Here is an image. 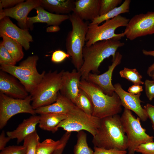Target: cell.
<instances>
[{"label":"cell","instance_id":"cell-1","mask_svg":"<svg viewBox=\"0 0 154 154\" xmlns=\"http://www.w3.org/2000/svg\"><path fill=\"white\" fill-rule=\"evenodd\" d=\"M124 45L120 40L113 38L98 41L89 46H85L82 52L84 62L79 70L81 78L86 80L91 72L98 74L99 67L104 60L111 56L113 60L118 48Z\"/></svg>","mask_w":154,"mask_h":154},{"label":"cell","instance_id":"cell-2","mask_svg":"<svg viewBox=\"0 0 154 154\" xmlns=\"http://www.w3.org/2000/svg\"><path fill=\"white\" fill-rule=\"evenodd\" d=\"M92 142L94 146L106 149H127V138L120 116L117 114L101 119L100 127L93 137Z\"/></svg>","mask_w":154,"mask_h":154},{"label":"cell","instance_id":"cell-3","mask_svg":"<svg viewBox=\"0 0 154 154\" xmlns=\"http://www.w3.org/2000/svg\"><path fill=\"white\" fill-rule=\"evenodd\" d=\"M80 88L89 96L92 101L93 116L101 119L118 114L121 112L122 106L120 99L115 92L112 96L106 95L98 86L82 78Z\"/></svg>","mask_w":154,"mask_h":154},{"label":"cell","instance_id":"cell-4","mask_svg":"<svg viewBox=\"0 0 154 154\" xmlns=\"http://www.w3.org/2000/svg\"><path fill=\"white\" fill-rule=\"evenodd\" d=\"M68 15L72 29L68 33L66 39L67 53L71 57L75 67L79 71L84 62L83 50L88 25L73 13Z\"/></svg>","mask_w":154,"mask_h":154},{"label":"cell","instance_id":"cell-5","mask_svg":"<svg viewBox=\"0 0 154 154\" xmlns=\"http://www.w3.org/2000/svg\"><path fill=\"white\" fill-rule=\"evenodd\" d=\"M64 71H50L45 73L40 82L30 94L31 105L34 110L51 104L56 101L62 86Z\"/></svg>","mask_w":154,"mask_h":154},{"label":"cell","instance_id":"cell-6","mask_svg":"<svg viewBox=\"0 0 154 154\" xmlns=\"http://www.w3.org/2000/svg\"><path fill=\"white\" fill-rule=\"evenodd\" d=\"M38 59L37 55L30 56L20 62L18 66H1L0 69L18 79L30 94L46 73L43 71L40 73L38 71L37 65Z\"/></svg>","mask_w":154,"mask_h":154},{"label":"cell","instance_id":"cell-7","mask_svg":"<svg viewBox=\"0 0 154 154\" xmlns=\"http://www.w3.org/2000/svg\"><path fill=\"white\" fill-rule=\"evenodd\" d=\"M120 118L127 138L128 154H134L141 144L153 141V137L146 133V130L141 125L139 118H136L131 110L124 108Z\"/></svg>","mask_w":154,"mask_h":154},{"label":"cell","instance_id":"cell-8","mask_svg":"<svg viewBox=\"0 0 154 154\" xmlns=\"http://www.w3.org/2000/svg\"><path fill=\"white\" fill-rule=\"evenodd\" d=\"M129 19L120 15L106 21L102 25H88V31L86 37V46H89L100 41L113 38L120 40L125 35L123 32L116 34L118 28L126 27Z\"/></svg>","mask_w":154,"mask_h":154},{"label":"cell","instance_id":"cell-9","mask_svg":"<svg viewBox=\"0 0 154 154\" xmlns=\"http://www.w3.org/2000/svg\"><path fill=\"white\" fill-rule=\"evenodd\" d=\"M101 119L89 115L76 105L67 114L66 118L58 125L66 132L86 131L94 136L100 127Z\"/></svg>","mask_w":154,"mask_h":154},{"label":"cell","instance_id":"cell-10","mask_svg":"<svg viewBox=\"0 0 154 154\" xmlns=\"http://www.w3.org/2000/svg\"><path fill=\"white\" fill-rule=\"evenodd\" d=\"M30 94L23 99L14 98L0 93V129H3L9 120L14 115L20 113H36L31 104Z\"/></svg>","mask_w":154,"mask_h":154},{"label":"cell","instance_id":"cell-11","mask_svg":"<svg viewBox=\"0 0 154 154\" xmlns=\"http://www.w3.org/2000/svg\"><path fill=\"white\" fill-rule=\"evenodd\" d=\"M124 32L130 40L154 34V11L135 15L129 19Z\"/></svg>","mask_w":154,"mask_h":154},{"label":"cell","instance_id":"cell-12","mask_svg":"<svg viewBox=\"0 0 154 154\" xmlns=\"http://www.w3.org/2000/svg\"><path fill=\"white\" fill-rule=\"evenodd\" d=\"M40 6V0H27L14 7L0 11V20L5 17L15 19L21 29H29L27 25V16L33 9Z\"/></svg>","mask_w":154,"mask_h":154},{"label":"cell","instance_id":"cell-13","mask_svg":"<svg viewBox=\"0 0 154 154\" xmlns=\"http://www.w3.org/2000/svg\"><path fill=\"white\" fill-rule=\"evenodd\" d=\"M28 30L19 27L9 17L0 20V36L4 35L20 43L26 50L29 49L30 42L33 41Z\"/></svg>","mask_w":154,"mask_h":154},{"label":"cell","instance_id":"cell-14","mask_svg":"<svg viewBox=\"0 0 154 154\" xmlns=\"http://www.w3.org/2000/svg\"><path fill=\"white\" fill-rule=\"evenodd\" d=\"M122 57V55L117 52L114 59L106 71L100 75L90 73L86 80L98 86L106 94L112 96L115 93V88L112 83V74L116 66L121 63Z\"/></svg>","mask_w":154,"mask_h":154},{"label":"cell","instance_id":"cell-15","mask_svg":"<svg viewBox=\"0 0 154 154\" xmlns=\"http://www.w3.org/2000/svg\"><path fill=\"white\" fill-rule=\"evenodd\" d=\"M115 92L119 96L122 106L124 108L134 112L142 121H146L148 118L146 112L141 104L143 102L140 98V93L137 94L130 93L124 90L119 83L114 85Z\"/></svg>","mask_w":154,"mask_h":154},{"label":"cell","instance_id":"cell-16","mask_svg":"<svg viewBox=\"0 0 154 154\" xmlns=\"http://www.w3.org/2000/svg\"><path fill=\"white\" fill-rule=\"evenodd\" d=\"M16 78L1 70L0 71V93L10 97L23 99L29 95L24 87Z\"/></svg>","mask_w":154,"mask_h":154},{"label":"cell","instance_id":"cell-17","mask_svg":"<svg viewBox=\"0 0 154 154\" xmlns=\"http://www.w3.org/2000/svg\"><path fill=\"white\" fill-rule=\"evenodd\" d=\"M81 78L80 72L76 69L63 72L62 85L59 92L74 104L79 92Z\"/></svg>","mask_w":154,"mask_h":154},{"label":"cell","instance_id":"cell-18","mask_svg":"<svg viewBox=\"0 0 154 154\" xmlns=\"http://www.w3.org/2000/svg\"><path fill=\"white\" fill-rule=\"evenodd\" d=\"M37 15L28 17L27 25L29 29L32 30L34 23H46L47 25L59 26L62 22L69 19V15L58 14L46 11L41 6L35 8Z\"/></svg>","mask_w":154,"mask_h":154},{"label":"cell","instance_id":"cell-19","mask_svg":"<svg viewBox=\"0 0 154 154\" xmlns=\"http://www.w3.org/2000/svg\"><path fill=\"white\" fill-rule=\"evenodd\" d=\"M100 0H77L75 1L73 13L82 19L92 21L99 16Z\"/></svg>","mask_w":154,"mask_h":154},{"label":"cell","instance_id":"cell-20","mask_svg":"<svg viewBox=\"0 0 154 154\" xmlns=\"http://www.w3.org/2000/svg\"><path fill=\"white\" fill-rule=\"evenodd\" d=\"M39 119L40 116L32 115L24 119L15 130L7 132V135L11 139H17L18 144L27 136L36 131V127L39 123Z\"/></svg>","mask_w":154,"mask_h":154},{"label":"cell","instance_id":"cell-21","mask_svg":"<svg viewBox=\"0 0 154 154\" xmlns=\"http://www.w3.org/2000/svg\"><path fill=\"white\" fill-rule=\"evenodd\" d=\"M75 104L59 92L56 101L49 105L39 107L35 110L36 114H67Z\"/></svg>","mask_w":154,"mask_h":154},{"label":"cell","instance_id":"cell-22","mask_svg":"<svg viewBox=\"0 0 154 154\" xmlns=\"http://www.w3.org/2000/svg\"><path fill=\"white\" fill-rule=\"evenodd\" d=\"M40 6L48 12L66 15L73 12L75 1L73 0H40Z\"/></svg>","mask_w":154,"mask_h":154},{"label":"cell","instance_id":"cell-23","mask_svg":"<svg viewBox=\"0 0 154 154\" xmlns=\"http://www.w3.org/2000/svg\"><path fill=\"white\" fill-rule=\"evenodd\" d=\"M67 117V114L46 113L40 114L39 126L42 129L54 133L57 127Z\"/></svg>","mask_w":154,"mask_h":154},{"label":"cell","instance_id":"cell-24","mask_svg":"<svg viewBox=\"0 0 154 154\" xmlns=\"http://www.w3.org/2000/svg\"><path fill=\"white\" fill-rule=\"evenodd\" d=\"M2 37V42L12 58L17 62L21 60L23 57L24 54L22 46L19 42L4 35Z\"/></svg>","mask_w":154,"mask_h":154},{"label":"cell","instance_id":"cell-25","mask_svg":"<svg viewBox=\"0 0 154 154\" xmlns=\"http://www.w3.org/2000/svg\"><path fill=\"white\" fill-rule=\"evenodd\" d=\"M131 2L130 0H125L120 6L116 7L104 15L95 18L90 24L99 25L102 22L113 19L121 14L129 13Z\"/></svg>","mask_w":154,"mask_h":154},{"label":"cell","instance_id":"cell-26","mask_svg":"<svg viewBox=\"0 0 154 154\" xmlns=\"http://www.w3.org/2000/svg\"><path fill=\"white\" fill-rule=\"evenodd\" d=\"M63 140L62 137L57 141L48 138L41 142H40L37 146V154H51L60 146Z\"/></svg>","mask_w":154,"mask_h":154},{"label":"cell","instance_id":"cell-27","mask_svg":"<svg viewBox=\"0 0 154 154\" xmlns=\"http://www.w3.org/2000/svg\"><path fill=\"white\" fill-rule=\"evenodd\" d=\"M74 104L87 114L92 115L93 106L92 101L89 96L80 89Z\"/></svg>","mask_w":154,"mask_h":154},{"label":"cell","instance_id":"cell-28","mask_svg":"<svg viewBox=\"0 0 154 154\" xmlns=\"http://www.w3.org/2000/svg\"><path fill=\"white\" fill-rule=\"evenodd\" d=\"M77 143L74 149V154H93L94 151L88 146L86 134L83 131L78 132Z\"/></svg>","mask_w":154,"mask_h":154},{"label":"cell","instance_id":"cell-29","mask_svg":"<svg viewBox=\"0 0 154 154\" xmlns=\"http://www.w3.org/2000/svg\"><path fill=\"white\" fill-rule=\"evenodd\" d=\"M120 76L131 82L134 84L142 85L144 82L142 80V76L135 68L125 67L119 72Z\"/></svg>","mask_w":154,"mask_h":154},{"label":"cell","instance_id":"cell-30","mask_svg":"<svg viewBox=\"0 0 154 154\" xmlns=\"http://www.w3.org/2000/svg\"><path fill=\"white\" fill-rule=\"evenodd\" d=\"M23 141V145L26 149V154H37L40 138L36 131L26 137Z\"/></svg>","mask_w":154,"mask_h":154},{"label":"cell","instance_id":"cell-31","mask_svg":"<svg viewBox=\"0 0 154 154\" xmlns=\"http://www.w3.org/2000/svg\"><path fill=\"white\" fill-rule=\"evenodd\" d=\"M122 1V0H100L99 16L107 13L117 7Z\"/></svg>","mask_w":154,"mask_h":154},{"label":"cell","instance_id":"cell-32","mask_svg":"<svg viewBox=\"0 0 154 154\" xmlns=\"http://www.w3.org/2000/svg\"><path fill=\"white\" fill-rule=\"evenodd\" d=\"M17 62L12 58L9 53L3 45L2 42L0 43V64L15 65Z\"/></svg>","mask_w":154,"mask_h":154},{"label":"cell","instance_id":"cell-33","mask_svg":"<svg viewBox=\"0 0 154 154\" xmlns=\"http://www.w3.org/2000/svg\"><path fill=\"white\" fill-rule=\"evenodd\" d=\"M26 148L23 145H11L5 147L0 154H26Z\"/></svg>","mask_w":154,"mask_h":154},{"label":"cell","instance_id":"cell-34","mask_svg":"<svg viewBox=\"0 0 154 154\" xmlns=\"http://www.w3.org/2000/svg\"><path fill=\"white\" fill-rule=\"evenodd\" d=\"M135 152L142 154H154V142L141 144L137 147Z\"/></svg>","mask_w":154,"mask_h":154},{"label":"cell","instance_id":"cell-35","mask_svg":"<svg viewBox=\"0 0 154 154\" xmlns=\"http://www.w3.org/2000/svg\"><path fill=\"white\" fill-rule=\"evenodd\" d=\"M93 154H126V150H121L116 148L106 149L94 146Z\"/></svg>","mask_w":154,"mask_h":154},{"label":"cell","instance_id":"cell-36","mask_svg":"<svg viewBox=\"0 0 154 154\" xmlns=\"http://www.w3.org/2000/svg\"><path fill=\"white\" fill-rule=\"evenodd\" d=\"M70 56L69 55L64 51L60 50H56L52 53L51 60L54 63H60Z\"/></svg>","mask_w":154,"mask_h":154},{"label":"cell","instance_id":"cell-37","mask_svg":"<svg viewBox=\"0 0 154 154\" xmlns=\"http://www.w3.org/2000/svg\"><path fill=\"white\" fill-rule=\"evenodd\" d=\"M144 84L146 95L149 100L151 101L154 98V80H146Z\"/></svg>","mask_w":154,"mask_h":154},{"label":"cell","instance_id":"cell-38","mask_svg":"<svg viewBox=\"0 0 154 154\" xmlns=\"http://www.w3.org/2000/svg\"><path fill=\"white\" fill-rule=\"evenodd\" d=\"M24 1L23 0H0V11L3 9V8L7 9L14 7V6L22 3Z\"/></svg>","mask_w":154,"mask_h":154},{"label":"cell","instance_id":"cell-39","mask_svg":"<svg viewBox=\"0 0 154 154\" xmlns=\"http://www.w3.org/2000/svg\"><path fill=\"white\" fill-rule=\"evenodd\" d=\"M142 52L145 55L151 56L154 57V50H147L143 49ZM147 73L148 75L154 80V62L148 67Z\"/></svg>","mask_w":154,"mask_h":154},{"label":"cell","instance_id":"cell-40","mask_svg":"<svg viewBox=\"0 0 154 154\" xmlns=\"http://www.w3.org/2000/svg\"><path fill=\"white\" fill-rule=\"evenodd\" d=\"M143 108L146 112L148 118L151 121L152 127H154V106L147 104L144 106Z\"/></svg>","mask_w":154,"mask_h":154},{"label":"cell","instance_id":"cell-41","mask_svg":"<svg viewBox=\"0 0 154 154\" xmlns=\"http://www.w3.org/2000/svg\"><path fill=\"white\" fill-rule=\"evenodd\" d=\"M11 139L9 137L5 136L4 131H3L0 135V150H1L5 147L7 143Z\"/></svg>","mask_w":154,"mask_h":154},{"label":"cell","instance_id":"cell-42","mask_svg":"<svg viewBox=\"0 0 154 154\" xmlns=\"http://www.w3.org/2000/svg\"><path fill=\"white\" fill-rule=\"evenodd\" d=\"M143 91V86L137 84H134L129 87L128 89V92L134 94H138Z\"/></svg>","mask_w":154,"mask_h":154},{"label":"cell","instance_id":"cell-43","mask_svg":"<svg viewBox=\"0 0 154 154\" xmlns=\"http://www.w3.org/2000/svg\"><path fill=\"white\" fill-rule=\"evenodd\" d=\"M60 29L58 25H52L46 28V31L47 32H56L58 31Z\"/></svg>","mask_w":154,"mask_h":154},{"label":"cell","instance_id":"cell-44","mask_svg":"<svg viewBox=\"0 0 154 154\" xmlns=\"http://www.w3.org/2000/svg\"><path fill=\"white\" fill-rule=\"evenodd\" d=\"M67 143L63 142L60 146L54 151L51 154H62Z\"/></svg>","mask_w":154,"mask_h":154},{"label":"cell","instance_id":"cell-45","mask_svg":"<svg viewBox=\"0 0 154 154\" xmlns=\"http://www.w3.org/2000/svg\"><path fill=\"white\" fill-rule=\"evenodd\" d=\"M153 129V130L154 132V127H152Z\"/></svg>","mask_w":154,"mask_h":154}]
</instances>
